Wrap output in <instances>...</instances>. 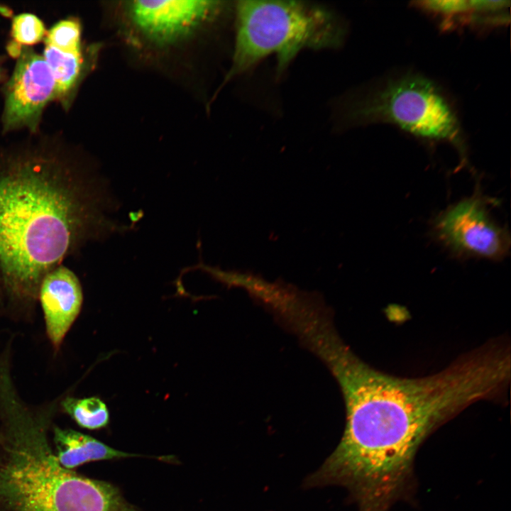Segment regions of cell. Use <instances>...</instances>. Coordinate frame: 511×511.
I'll use <instances>...</instances> for the list:
<instances>
[{
	"label": "cell",
	"instance_id": "7a4b0ae2",
	"mask_svg": "<svg viewBox=\"0 0 511 511\" xmlns=\"http://www.w3.org/2000/svg\"><path fill=\"white\" fill-rule=\"evenodd\" d=\"M98 176L62 143L37 141L0 149V285L11 298L35 301L40 283L91 240L124 226L106 215Z\"/></svg>",
	"mask_w": 511,
	"mask_h": 511
},
{
	"label": "cell",
	"instance_id": "ba28073f",
	"mask_svg": "<svg viewBox=\"0 0 511 511\" xmlns=\"http://www.w3.org/2000/svg\"><path fill=\"white\" fill-rule=\"evenodd\" d=\"M216 1H133L127 11L135 27L158 43H170L187 35L221 8Z\"/></svg>",
	"mask_w": 511,
	"mask_h": 511
},
{
	"label": "cell",
	"instance_id": "5b68a950",
	"mask_svg": "<svg viewBox=\"0 0 511 511\" xmlns=\"http://www.w3.org/2000/svg\"><path fill=\"white\" fill-rule=\"evenodd\" d=\"M349 125L384 123L431 141L447 142L463 157L458 119L446 97L429 79L416 74L388 78L350 99L344 108Z\"/></svg>",
	"mask_w": 511,
	"mask_h": 511
},
{
	"label": "cell",
	"instance_id": "6da1fadb",
	"mask_svg": "<svg viewBox=\"0 0 511 511\" xmlns=\"http://www.w3.org/2000/svg\"><path fill=\"white\" fill-rule=\"evenodd\" d=\"M309 349L335 378L346 414L341 441L318 475L325 484L346 487L369 506L389 503L420 444L435 428L473 403L500 397L510 379V348L500 341L415 378L371 367L334 328L317 333Z\"/></svg>",
	"mask_w": 511,
	"mask_h": 511
},
{
	"label": "cell",
	"instance_id": "30bf717a",
	"mask_svg": "<svg viewBox=\"0 0 511 511\" xmlns=\"http://www.w3.org/2000/svg\"><path fill=\"white\" fill-rule=\"evenodd\" d=\"M53 434L55 456L58 463L68 470L90 461L141 456L117 450L72 429L55 427Z\"/></svg>",
	"mask_w": 511,
	"mask_h": 511
},
{
	"label": "cell",
	"instance_id": "277c9868",
	"mask_svg": "<svg viewBox=\"0 0 511 511\" xmlns=\"http://www.w3.org/2000/svg\"><path fill=\"white\" fill-rule=\"evenodd\" d=\"M345 28L322 6L295 1H240L236 5V37L228 78L274 55L280 75L304 49L339 47Z\"/></svg>",
	"mask_w": 511,
	"mask_h": 511
},
{
	"label": "cell",
	"instance_id": "e0dca14e",
	"mask_svg": "<svg viewBox=\"0 0 511 511\" xmlns=\"http://www.w3.org/2000/svg\"><path fill=\"white\" fill-rule=\"evenodd\" d=\"M0 75H1V71H0Z\"/></svg>",
	"mask_w": 511,
	"mask_h": 511
},
{
	"label": "cell",
	"instance_id": "9a60e30c",
	"mask_svg": "<svg viewBox=\"0 0 511 511\" xmlns=\"http://www.w3.org/2000/svg\"><path fill=\"white\" fill-rule=\"evenodd\" d=\"M422 8L445 15H456L471 9L469 1H427L419 2Z\"/></svg>",
	"mask_w": 511,
	"mask_h": 511
},
{
	"label": "cell",
	"instance_id": "4fadbf2b",
	"mask_svg": "<svg viewBox=\"0 0 511 511\" xmlns=\"http://www.w3.org/2000/svg\"><path fill=\"white\" fill-rule=\"evenodd\" d=\"M42 21L32 13H23L16 16L11 23L13 40L27 47L40 42L46 35Z\"/></svg>",
	"mask_w": 511,
	"mask_h": 511
},
{
	"label": "cell",
	"instance_id": "52a82bcc",
	"mask_svg": "<svg viewBox=\"0 0 511 511\" xmlns=\"http://www.w3.org/2000/svg\"><path fill=\"white\" fill-rule=\"evenodd\" d=\"M1 121L4 133L21 128L35 133L49 102L57 100V87L43 55L23 47L5 85Z\"/></svg>",
	"mask_w": 511,
	"mask_h": 511
},
{
	"label": "cell",
	"instance_id": "9c48e42d",
	"mask_svg": "<svg viewBox=\"0 0 511 511\" xmlns=\"http://www.w3.org/2000/svg\"><path fill=\"white\" fill-rule=\"evenodd\" d=\"M47 335L58 348L79 314L83 294L80 282L70 269L60 265L43 279L38 294Z\"/></svg>",
	"mask_w": 511,
	"mask_h": 511
},
{
	"label": "cell",
	"instance_id": "2e32d148",
	"mask_svg": "<svg viewBox=\"0 0 511 511\" xmlns=\"http://www.w3.org/2000/svg\"><path fill=\"white\" fill-rule=\"evenodd\" d=\"M24 46L21 45L13 40L7 45V50L11 57L18 58Z\"/></svg>",
	"mask_w": 511,
	"mask_h": 511
},
{
	"label": "cell",
	"instance_id": "5bb4252c",
	"mask_svg": "<svg viewBox=\"0 0 511 511\" xmlns=\"http://www.w3.org/2000/svg\"><path fill=\"white\" fill-rule=\"evenodd\" d=\"M45 43L57 48L82 44L79 21L68 18L57 22L47 32Z\"/></svg>",
	"mask_w": 511,
	"mask_h": 511
},
{
	"label": "cell",
	"instance_id": "8992f818",
	"mask_svg": "<svg viewBox=\"0 0 511 511\" xmlns=\"http://www.w3.org/2000/svg\"><path fill=\"white\" fill-rule=\"evenodd\" d=\"M487 199L478 190L442 211L434 220L436 238L453 254L492 260L509 253L508 231L490 214Z\"/></svg>",
	"mask_w": 511,
	"mask_h": 511
},
{
	"label": "cell",
	"instance_id": "8fae6325",
	"mask_svg": "<svg viewBox=\"0 0 511 511\" xmlns=\"http://www.w3.org/2000/svg\"><path fill=\"white\" fill-rule=\"evenodd\" d=\"M43 56L56 83L57 100L65 109H68L85 74L82 45L57 48L45 43Z\"/></svg>",
	"mask_w": 511,
	"mask_h": 511
},
{
	"label": "cell",
	"instance_id": "7c38bea8",
	"mask_svg": "<svg viewBox=\"0 0 511 511\" xmlns=\"http://www.w3.org/2000/svg\"><path fill=\"white\" fill-rule=\"evenodd\" d=\"M61 405L63 410L82 428L99 429L109 424L108 409L98 397L79 399L67 397Z\"/></svg>",
	"mask_w": 511,
	"mask_h": 511
},
{
	"label": "cell",
	"instance_id": "3957f363",
	"mask_svg": "<svg viewBox=\"0 0 511 511\" xmlns=\"http://www.w3.org/2000/svg\"><path fill=\"white\" fill-rule=\"evenodd\" d=\"M56 402L35 409L0 368V502L11 511H141L111 483L63 468L47 438Z\"/></svg>",
	"mask_w": 511,
	"mask_h": 511
}]
</instances>
